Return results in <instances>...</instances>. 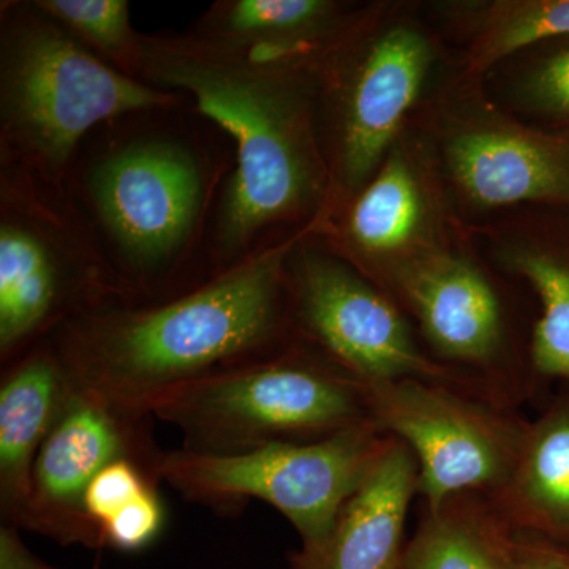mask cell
<instances>
[{
  "mask_svg": "<svg viewBox=\"0 0 569 569\" xmlns=\"http://www.w3.org/2000/svg\"><path fill=\"white\" fill-rule=\"evenodd\" d=\"M162 478L152 468L134 459H121L104 467L84 493L82 509L102 541L108 523L127 509L160 493ZM103 548V542H102Z\"/></svg>",
  "mask_w": 569,
  "mask_h": 569,
  "instance_id": "603a6c76",
  "label": "cell"
},
{
  "mask_svg": "<svg viewBox=\"0 0 569 569\" xmlns=\"http://www.w3.org/2000/svg\"><path fill=\"white\" fill-rule=\"evenodd\" d=\"M530 422L515 470L493 507L512 529L569 550V385Z\"/></svg>",
  "mask_w": 569,
  "mask_h": 569,
  "instance_id": "2e32d148",
  "label": "cell"
},
{
  "mask_svg": "<svg viewBox=\"0 0 569 569\" xmlns=\"http://www.w3.org/2000/svg\"><path fill=\"white\" fill-rule=\"evenodd\" d=\"M400 295L438 355L489 369L503 350V312L486 276L466 258L417 253L395 269Z\"/></svg>",
  "mask_w": 569,
  "mask_h": 569,
  "instance_id": "4fadbf2b",
  "label": "cell"
},
{
  "mask_svg": "<svg viewBox=\"0 0 569 569\" xmlns=\"http://www.w3.org/2000/svg\"><path fill=\"white\" fill-rule=\"evenodd\" d=\"M290 244L264 250L156 305L107 307L50 337L78 387L152 415L171 397L298 342L287 266Z\"/></svg>",
  "mask_w": 569,
  "mask_h": 569,
  "instance_id": "6da1fadb",
  "label": "cell"
},
{
  "mask_svg": "<svg viewBox=\"0 0 569 569\" xmlns=\"http://www.w3.org/2000/svg\"><path fill=\"white\" fill-rule=\"evenodd\" d=\"M418 482L413 451L389 436L337 512L328 537L316 548L291 553V569H400L407 548L408 509L418 493Z\"/></svg>",
  "mask_w": 569,
  "mask_h": 569,
  "instance_id": "5bb4252c",
  "label": "cell"
},
{
  "mask_svg": "<svg viewBox=\"0 0 569 569\" xmlns=\"http://www.w3.org/2000/svg\"><path fill=\"white\" fill-rule=\"evenodd\" d=\"M373 422L413 451L426 509L507 485L530 422L505 406L422 380L365 385Z\"/></svg>",
  "mask_w": 569,
  "mask_h": 569,
  "instance_id": "8992f818",
  "label": "cell"
},
{
  "mask_svg": "<svg viewBox=\"0 0 569 569\" xmlns=\"http://www.w3.org/2000/svg\"><path fill=\"white\" fill-rule=\"evenodd\" d=\"M141 63L152 80L192 93L200 111L233 137L238 168L220 222L224 252H242L258 231L305 208L316 173L276 67L247 61L217 39L142 41Z\"/></svg>",
  "mask_w": 569,
  "mask_h": 569,
  "instance_id": "7a4b0ae2",
  "label": "cell"
},
{
  "mask_svg": "<svg viewBox=\"0 0 569 569\" xmlns=\"http://www.w3.org/2000/svg\"><path fill=\"white\" fill-rule=\"evenodd\" d=\"M129 290L93 277L73 276L32 231L0 230V361L2 367L44 342L73 318L133 305ZM48 340V339H47Z\"/></svg>",
  "mask_w": 569,
  "mask_h": 569,
  "instance_id": "30bf717a",
  "label": "cell"
},
{
  "mask_svg": "<svg viewBox=\"0 0 569 569\" xmlns=\"http://www.w3.org/2000/svg\"><path fill=\"white\" fill-rule=\"evenodd\" d=\"M152 418L121 410L77 385L33 463L20 530L62 546L103 549L82 509L86 490L116 460L134 459L160 475L164 451L153 438Z\"/></svg>",
  "mask_w": 569,
  "mask_h": 569,
  "instance_id": "ba28073f",
  "label": "cell"
},
{
  "mask_svg": "<svg viewBox=\"0 0 569 569\" xmlns=\"http://www.w3.org/2000/svg\"><path fill=\"white\" fill-rule=\"evenodd\" d=\"M421 220L422 198L413 170L400 153H392L356 200L348 236L362 253L385 257L402 252Z\"/></svg>",
  "mask_w": 569,
  "mask_h": 569,
  "instance_id": "d6986e66",
  "label": "cell"
},
{
  "mask_svg": "<svg viewBox=\"0 0 569 569\" xmlns=\"http://www.w3.org/2000/svg\"><path fill=\"white\" fill-rule=\"evenodd\" d=\"M331 3L320 0H238L217 18L216 39L231 43L298 40L328 18Z\"/></svg>",
  "mask_w": 569,
  "mask_h": 569,
  "instance_id": "44dd1931",
  "label": "cell"
},
{
  "mask_svg": "<svg viewBox=\"0 0 569 569\" xmlns=\"http://www.w3.org/2000/svg\"><path fill=\"white\" fill-rule=\"evenodd\" d=\"M288 288L298 340L362 385L413 378L503 406L481 378L429 358L397 307L347 264L302 252L291 263Z\"/></svg>",
  "mask_w": 569,
  "mask_h": 569,
  "instance_id": "5b68a950",
  "label": "cell"
},
{
  "mask_svg": "<svg viewBox=\"0 0 569 569\" xmlns=\"http://www.w3.org/2000/svg\"><path fill=\"white\" fill-rule=\"evenodd\" d=\"M508 263L531 284L541 302L530 346L535 373L569 385L568 247H518L508 253Z\"/></svg>",
  "mask_w": 569,
  "mask_h": 569,
  "instance_id": "ac0fdd59",
  "label": "cell"
},
{
  "mask_svg": "<svg viewBox=\"0 0 569 569\" xmlns=\"http://www.w3.org/2000/svg\"><path fill=\"white\" fill-rule=\"evenodd\" d=\"M0 569H59L39 559L26 548L20 529L0 523Z\"/></svg>",
  "mask_w": 569,
  "mask_h": 569,
  "instance_id": "484cf974",
  "label": "cell"
},
{
  "mask_svg": "<svg viewBox=\"0 0 569 569\" xmlns=\"http://www.w3.org/2000/svg\"><path fill=\"white\" fill-rule=\"evenodd\" d=\"M519 569H569V550L556 542L515 529Z\"/></svg>",
  "mask_w": 569,
  "mask_h": 569,
  "instance_id": "d4e9b609",
  "label": "cell"
},
{
  "mask_svg": "<svg viewBox=\"0 0 569 569\" xmlns=\"http://www.w3.org/2000/svg\"><path fill=\"white\" fill-rule=\"evenodd\" d=\"M200 189L193 160L159 142L116 153L97 171L93 194L100 213L144 290L189 233Z\"/></svg>",
  "mask_w": 569,
  "mask_h": 569,
  "instance_id": "9c48e42d",
  "label": "cell"
},
{
  "mask_svg": "<svg viewBox=\"0 0 569 569\" xmlns=\"http://www.w3.org/2000/svg\"><path fill=\"white\" fill-rule=\"evenodd\" d=\"M376 422L312 443H271L234 455L164 451L160 478L193 503L236 515L257 498L290 520L301 549L320 545L388 440Z\"/></svg>",
  "mask_w": 569,
  "mask_h": 569,
  "instance_id": "277c9868",
  "label": "cell"
},
{
  "mask_svg": "<svg viewBox=\"0 0 569 569\" xmlns=\"http://www.w3.org/2000/svg\"><path fill=\"white\" fill-rule=\"evenodd\" d=\"M452 178L485 208L545 203L569 209V129H529L485 121L456 130L447 142Z\"/></svg>",
  "mask_w": 569,
  "mask_h": 569,
  "instance_id": "7c38bea8",
  "label": "cell"
},
{
  "mask_svg": "<svg viewBox=\"0 0 569 569\" xmlns=\"http://www.w3.org/2000/svg\"><path fill=\"white\" fill-rule=\"evenodd\" d=\"M569 39V0H507L489 7L475 41V69L546 40Z\"/></svg>",
  "mask_w": 569,
  "mask_h": 569,
  "instance_id": "ffe728a7",
  "label": "cell"
},
{
  "mask_svg": "<svg viewBox=\"0 0 569 569\" xmlns=\"http://www.w3.org/2000/svg\"><path fill=\"white\" fill-rule=\"evenodd\" d=\"M400 569H519L515 529L485 493L426 509Z\"/></svg>",
  "mask_w": 569,
  "mask_h": 569,
  "instance_id": "e0dca14e",
  "label": "cell"
},
{
  "mask_svg": "<svg viewBox=\"0 0 569 569\" xmlns=\"http://www.w3.org/2000/svg\"><path fill=\"white\" fill-rule=\"evenodd\" d=\"M432 62L429 41L399 24L367 47L343 92L340 114V171L358 189L383 159L417 102Z\"/></svg>",
  "mask_w": 569,
  "mask_h": 569,
  "instance_id": "8fae6325",
  "label": "cell"
},
{
  "mask_svg": "<svg viewBox=\"0 0 569 569\" xmlns=\"http://www.w3.org/2000/svg\"><path fill=\"white\" fill-rule=\"evenodd\" d=\"M36 6L104 54L141 62L142 43L130 28L123 0H43Z\"/></svg>",
  "mask_w": 569,
  "mask_h": 569,
  "instance_id": "7402d4cb",
  "label": "cell"
},
{
  "mask_svg": "<svg viewBox=\"0 0 569 569\" xmlns=\"http://www.w3.org/2000/svg\"><path fill=\"white\" fill-rule=\"evenodd\" d=\"M153 417L182 433L183 449L206 455L312 443L373 422L365 385L301 340L179 392Z\"/></svg>",
  "mask_w": 569,
  "mask_h": 569,
  "instance_id": "3957f363",
  "label": "cell"
},
{
  "mask_svg": "<svg viewBox=\"0 0 569 569\" xmlns=\"http://www.w3.org/2000/svg\"><path fill=\"white\" fill-rule=\"evenodd\" d=\"M170 102V93L118 73L50 26L21 33L3 69L7 132L54 167L97 123Z\"/></svg>",
  "mask_w": 569,
  "mask_h": 569,
  "instance_id": "52a82bcc",
  "label": "cell"
},
{
  "mask_svg": "<svg viewBox=\"0 0 569 569\" xmlns=\"http://www.w3.org/2000/svg\"><path fill=\"white\" fill-rule=\"evenodd\" d=\"M77 383L51 340L2 367L0 377V523L20 529L32 471Z\"/></svg>",
  "mask_w": 569,
  "mask_h": 569,
  "instance_id": "9a60e30c",
  "label": "cell"
},
{
  "mask_svg": "<svg viewBox=\"0 0 569 569\" xmlns=\"http://www.w3.org/2000/svg\"><path fill=\"white\" fill-rule=\"evenodd\" d=\"M539 59L522 84L523 99L539 114L569 126V39Z\"/></svg>",
  "mask_w": 569,
  "mask_h": 569,
  "instance_id": "cb8c5ba5",
  "label": "cell"
}]
</instances>
